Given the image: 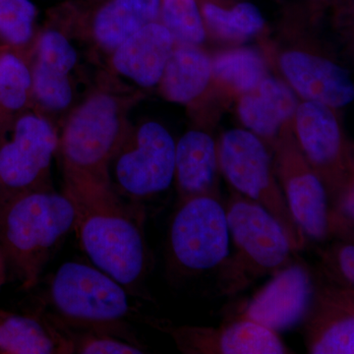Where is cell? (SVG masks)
<instances>
[{"label": "cell", "mask_w": 354, "mask_h": 354, "mask_svg": "<svg viewBox=\"0 0 354 354\" xmlns=\"http://www.w3.org/2000/svg\"><path fill=\"white\" fill-rule=\"evenodd\" d=\"M158 22L171 32L176 44L200 46L207 30L196 0H162Z\"/></svg>", "instance_id": "4316f807"}, {"label": "cell", "mask_w": 354, "mask_h": 354, "mask_svg": "<svg viewBox=\"0 0 354 354\" xmlns=\"http://www.w3.org/2000/svg\"><path fill=\"white\" fill-rule=\"evenodd\" d=\"M212 62V82L225 99L236 101L269 76L264 57L249 48H235L218 51Z\"/></svg>", "instance_id": "603a6c76"}, {"label": "cell", "mask_w": 354, "mask_h": 354, "mask_svg": "<svg viewBox=\"0 0 354 354\" xmlns=\"http://www.w3.org/2000/svg\"><path fill=\"white\" fill-rule=\"evenodd\" d=\"M0 264H3V261L1 259V256H0Z\"/></svg>", "instance_id": "4dcf8cb0"}, {"label": "cell", "mask_w": 354, "mask_h": 354, "mask_svg": "<svg viewBox=\"0 0 354 354\" xmlns=\"http://www.w3.org/2000/svg\"><path fill=\"white\" fill-rule=\"evenodd\" d=\"M211 57L200 46L176 44L158 87L167 101L191 106L211 88Z\"/></svg>", "instance_id": "7402d4cb"}, {"label": "cell", "mask_w": 354, "mask_h": 354, "mask_svg": "<svg viewBox=\"0 0 354 354\" xmlns=\"http://www.w3.org/2000/svg\"><path fill=\"white\" fill-rule=\"evenodd\" d=\"M218 144L209 132L189 130L176 145V181L178 200L220 194Z\"/></svg>", "instance_id": "d6986e66"}, {"label": "cell", "mask_w": 354, "mask_h": 354, "mask_svg": "<svg viewBox=\"0 0 354 354\" xmlns=\"http://www.w3.org/2000/svg\"><path fill=\"white\" fill-rule=\"evenodd\" d=\"M201 14L207 31L227 41H242L263 31L265 19L258 7L241 2L230 9L206 2Z\"/></svg>", "instance_id": "d4e9b609"}, {"label": "cell", "mask_w": 354, "mask_h": 354, "mask_svg": "<svg viewBox=\"0 0 354 354\" xmlns=\"http://www.w3.org/2000/svg\"><path fill=\"white\" fill-rule=\"evenodd\" d=\"M221 174L234 191L271 214L288 236L293 252L305 245V234L293 218L264 142L247 129L227 130L218 144Z\"/></svg>", "instance_id": "52a82bcc"}, {"label": "cell", "mask_w": 354, "mask_h": 354, "mask_svg": "<svg viewBox=\"0 0 354 354\" xmlns=\"http://www.w3.org/2000/svg\"><path fill=\"white\" fill-rule=\"evenodd\" d=\"M32 78L25 57L0 46V124L32 108Z\"/></svg>", "instance_id": "cb8c5ba5"}, {"label": "cell", "mask_w": 354, "mask_h": 354, "mask_svg": "<svg viewBox=\"0 0 354 354\" xmlns=\"http://www.w3.org/2000/svg\"><path fill=\"white\" fill-rule=\"evenodd\" d=\"M293 132L307 162L327 192L329 204L353 183V158L335 109L301 101L293 118Z\"/></svg>", "instance_id": "30bf717a"}, {"label": "cell", "mask_w": 354, "mask_h": 354, "mask_svg": "<svg viewBox=\"0 0 354 354\" xmlns=\"http://www.w3.org/2000/svg\"><path fill=\"white\" fill-rule=\"evenodd\" d=\"M69 330V329H68ZM73 353L81 354H141L144 349L114 335L95 332L69 330Z\"/></svg>", "instance_id": "f1b7e54d"}, {"label": "cell", "mask_w": 354, "mask_h": 354, "mask_svg": "<svg viewBox=\"0 0 354 354\" xmlns=\"http://www.w3.org/2000/svg\"><path fill=\"white\" fill-rule=\"evenodd\" d=\"M279 67L301 101L320 102L330 108H344L354 100V85L348 70L304 50H288L279 57Z\"/></svg>", "instance_id": "2e32d148"}, {"label": "cell", "mask_w": 354, "mask_h": 354, "mask_svg": "<svg viewBox=\"0 0 354 354\" xmlns=\"http://www.w3.org/2000/svg\"><path fill=\"white\" fill-rule=\"evenodd\" d=\"M162 0H109L95 13L88 39L97 50L109 55L121 44L160 17Z\"/></svg>", "instance_id": "44dd1931"}, {"label": "cell", "mask_w": 354, "mask_h": 354, "mask_svg": "<svg viewBox=\"0 0 354 354\" xmlns=\"http://www.w3.org/2000/svg\"><path fill=\"white\" fill-rule=\"evenodd\" d=\"M73 353L69 330L48 314L0 310V354Z\"/></svg>", "instance_id": "ffe728a7"}, {"label": "cell", "mask_w": 354, "mask_h": 354, "mask_svg": "<svg viewBox=\"0 0 354 354\" xmlns=\"http://www.w3.org/2000/svg\"><path fill=\"white\" fill-rule=\"evenodd\" d=\"M225 209L234 251L218 268V286L232 297L285 268L295 252L278 221L257 203L234 190Z\"/></svg>", "instance_id": "5b68a950"}, {"label": "cell", "mask_w": 354, "mask_h": 354, "mask_svg": "<svg viewBox=\"0 0 354 354\" xmlns=\"http://www.w3.org/2000/svg\"><path fill=\"white\" fill-rule=\"evenodd\" d=\"M76 209L74 230L84 252L134 297L147 298L144 283L151 265L143 203L114 190L70 199Z\"/></svg>", "instance_id": "7a4b0ae2"}, {"label": "cell", "mask_w": 354, "mask_h": 354, "mask_svg": "<svg viewBox=\"0 0 354 354\" xmlns=\"http://www.w3.org/2000/svg\"><path fill=\"white\" fill-rule=\"evenodd\" d=\"M320 279L335 285L354 288L353 239H341L320 251Z\"/></svg>", "instance_id": "83f0119b"}, {"label": "cell", "mask_w": 354, "mask_h": 354, "mask_svg": "<svg viewBox=\"0 0 354 354\" xmlns=\"http://www.w3.org/2000/svg\"><path fill=\"white\" fill-rule=\"evenodd\" d=\"M37 8L31 0H0V46L27 59L36 38Z\"/></svg>", "instance_id": "484cf974"}, {"label": "cell", "mask_w": 354, "mask_h": 354, "mask_svg": "<svg viewBox=\"0 0 354 354\" xmlns=\"http://www.w3.org/2000/svg\"><path fill=\"white\" fill-rule=\"evenodd\" d=\"M271 277L235 319L253 321L276 333L301 325L315 290L312 272L304 263L291 261Z\"/></svg>", "instance_id": "5bb4252c"}, {"label": "cell", "mask_w": 354, "mask_h": 354, "mask_svg": "<svg viewBox=\"0 0 354 354\" xmlns=\"http://www.w3.org/2000/svg\"><path fill=\"white\" fill-rule=\"evenodd\" d=\"M298 104L288 84L269 75L236 100V113L244 127L272 152L283 130L292 127Z\"/></svg>", "instance_id": "ac0fdd59"}, {"label": "cell", "mask_w": 354, "mask_h": 354, "mask_svg": "<svg viewBox=\"0 0 354 354\" xmlns=\"http://www.w3.org/2000/svg\"><path fill=\"white\" fill-rule=\"evenodd\" d=\"M48 295L50 315L67 329L114 335L144 348L127 322L131 315L127 290L94 265L64 263Z\"/></svg>", "instance_id": "277c9868"}, {"label": "cell", "mask_w": 354, "mask_h": 354, "mask_svg": "<svg viewBox=\"0 0 354 354\" xmlns=\"http://www.w3.org/2000/svg\"><path fill=\"white\" fill-rule=\"evenodd\" d=\"M274 171L293 218L305 235L316 241L329 239L327 192L298 145L292 127L272 147Z\"/></svg>", "instance_id": "8fae6325"}, {"label": "cell", "mask_w": 354, "mask_h": 354, "mask_svg": "<svg viewBox=\"0 0 354 354\" xmlns=\"http://www.w3.org/2000/svg\"><path fill=\"white\" fill-rule=\"evenodd\" d=\"M174 46V38L164 25L158 21L151 23L109 55V73L139 88L156 87Z\"/></svg>", "instance_id": "e0dca14e"}, {"label": "cell", "mask_w": 354, "mask_h": 354, "mask_svg": "<svg viewBox=\"0 0 354 354\" xmlns=\"http://www.w3.org/2000/svg\"><path fill=\"white\" fill-rule=\"evenodd\" d=\"M147 323L169 335L185 354L292 353L278 333L245 319H234L218 328L174 325L156 319Z\"/></svg>", "instance_id": "4fadbf2b"}, {"label": "cell", "mask_w": 354, "mask_h": 354, "mask_svg": "<svg viewBox=\"0 0 354 354\" xmlns=\"http://www.w3.org/2000/svg\"><path fill=\"white\" fill-rule=\"evenodd\" d=\"M57 148V127L37 109L0 124V200L51 185Z\"/></svg>", "instance_id": "ba28073f"}, {"label": "cell", "mask_w": 354, "mask_h": 354, "mask_svg": "<svg viewBox=\"0 0 354 354\" xmlns=\"http://www.w3.org/2000/svg\"><path fill=\"white\" fill-rule=\"evenodd\" d=\"M6 268L3 266L0 265V288L3 286L4 281L6 279Z\"/></svg>", "instance_id": "f546056e"}, {"label": "cell", "mask_w": 354, "mask_h": 354, "mask_svg": "<svg viewBox=\"0 0 354 354\" xmlns=\"http://www.w3.org/2000/svg\"><path fill=\"white\" fill-rule=\"evenodd\" d=\"M134 97L106 82L67 114L58 133L57 152L64 193L69 198L113 190L111 160L129 129L127 115Z\"/></svg>", "instance_id": "6da1fadb"}, {"label": "cell", "mask_w": 354, "mask_h": 354, "mask_svg": "<svg viewBox=\"0 0 354 354\" xmlns=\"http://www.w3.org/2000/svg\"><path fill=\"white\" fill-rule=\"evenodd\" d=\"M75 221L73 202L51 185L0 200V256L6 276L26 290L35 288Z\"/></svg>", "instance_id": "3957f363"}, {"label": "cell", "mask_w": 354, "mask_h": 354, "mask_svg": "<svg viewBox=\"0 0 354 354\" xmlns=\"http://www.w3.org/2000/svg\"><path fill=\"white\" fill-rule=\"evenodd\" d=\"M307 353H354V288L315 279L313 298L304 322Z\"/></svg>", "instance_id": "9a60e30c"}, {"label": "cell", "mask_w": 354, "mask_h": 354, "mask_svg": "<svg viewBox=\"0 0 354 354\" xmlns=\"http://www.w3.org/2000/svg\"><path fill=\"white\" fill-rule=\"evenodd\" d=\"M27 60L35 108L46 115L66 111L74 99L72 72L79 60L68 35L57 28H46L37 34Z\"/></svg>", "instance_id": "7c38bea8"}, {"label": "cell", "mask_w": 354, "mask_h": 354, "mask_svg": "<svg viewBox=\"0 0 354 354\" xmlns=\"http://www.w3.org/2000/svg\"><path fill=\"white\" fill-rule=\"evenodd\" d=\"M225 203L221 195L178 200L167 241V272L176 278L216 269L230 252Z\"/></svg>", "instance_id": "8992f818"}, {"label": "cell", "mask_w": 354, "mask_h": 354, "mask_svg": "<svg viewBox=\"0 0 354 354\" xmlns=\"http://www.w3.org/2000/svg\"><path fill=\"white\" fill-rule=\"evenodd\" d=\"M176 145L157 121L130 127L111 160L114 191L129 201L143 203L169 189L174 180Z\"/></svg>", "instance_id": "9c48e42d"}]
</instances>
